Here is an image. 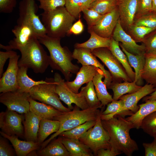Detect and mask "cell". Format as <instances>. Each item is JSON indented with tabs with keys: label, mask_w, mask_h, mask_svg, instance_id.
Instances as JSON below:
<instances>
[{
	"label": "cell",
	"mask_w": 156,
	"mask_h": 156,
	"mask_svg": "<svg viewBox=\"0 0 156 156\" xmlns=\"http://www.w3.org/2000/svg\"><path fill=\"white\" fill-rule=\"evenodd\" d=\"M28 69L25 67H19L17 80L19 90L22 92L29 93L34 86L40 84L46 83L47 81L46 79L36 81L30 78L27 75Z\"/></svg>",
	"instance_id": "34"
},
{
	"label": "cell",
	"mask_w": 156,
	"mask_h": 156,
	"mask_svg": "<svg viewBox=\"0 0 156 156\" xmlns=\"http://www.w3.org/2000/svg\"><path fill=\"white\" fill-rule=\"evenodd\" d=\"M16 0H0V12L10 13L16 6Z\"/></svg>",
	"instance_id": "47"
},
{
	"label": "cell",
	"mask_w": 156,
	"mask_h": 156,
	"mask_svg": "<svg viewBox=\"0 0 156 156\" xmlns=\"http://www.w3.org/2000/svg\"><path fill=\"white\" fill-rule=\"evenodd\" d=\"M40 44L35 37L19 49L21 57L18 62L19 67L30 68L36 73L42 74L45 71L49 66V55Z\"/></svg>",
	"instance_id": "3"
},
{
	"label": "cell",
	"mask_w": 156,
	"mask_h": 156,
	"mask_svg": "<svg viewBox=\"0 0 156 156\" xmlns=\"http://www.w3.org/2000/svg\"><path fill=\"white\" fill-rule=\"evenodd\" d=\"M8 109L0 113V128L1 131L10 136L18 137H24V129L22 124L24 114Z\"/></svg>",
	"instance_id": "11"
},
{
	"label": "cell",
	"mask_w": 156,
	"mask_h": 156,
	"mask_svg": "<svg viewBox=\"0 0 156 156\" xmlns=\"http://www.w3.org/2000/svg\"><path fill=\"white\" fill-rule=\"evenodd\" d=\"M96 122V120L87 121L70 130L62 133L59 136L68 138L79 139L88 130L93 127Z\"/></svg>",
	"instance_id": "37"
},
{
	"label": "cell",
	"mask_w": 156,
	"mask_h": 156,
	"mask_svg": "<svg viewBox=\"0 0 156 156\" xmlns=\"http://www.w3.org/2000/svg\"><path fill=\"white\" fill-rule=\"evenodd\" d=\"M142 42L146 53L156 54V29L146 36Z\"/></svg>",
	"instance_id": "44"
},
{
	"label": "cell",
	"mask_w": 156,
	"mask_h": 156,
	"mask_svg": "<svg viewBox=\"0 0 156 156\" xmlns=\"http://www.w3.org/2000/svg\"><path fill=\"white\" fill-rule=\"evenodd\" d=\"M90 34L89 39L86 41L82 43H76L75 48H83L90 49H94L102 47L109 48L111 38H105L96 34L92 30L88 29Z\"/></svg>",
	"instance_id": "31"
},
{
	"label": "cell",
	"mask_w": 156,
	"mask_h": 156,
	"mask_svg": "<svg viewBox=\"0 0 156 156\" xmlns=\"http://www.w3.org/2000/svg\"><path fill=\"white\" fill-rule=\"evenodd\" d=\"M155 29L156 28L137 26L134 24L128 29L130 35L136 42H142L146 36Z\"/></svg>",
	"instance_id": "39"
},
{
	"label": "cell",
	"mask_w": 156,
	"mask_h": 156,
	"mask_svg": "<svg viewBox=\"0 0 156 156\" xmlns=\"http://www.w3.org/2000/svg\"><path fill=\"white\" fill-rule=\"evenodd\" d=\"M103 77L104 73L101 70L95 75L92 80L98 98L102 107L107 105L113 100L112 96L107 90L106 86L102 80Z\"/></svg>",
	"instance_id": "30"
},
{
	"label": "cell",
	"mask_w": 156,
	"mask_h": 156,
	"mask_svg": "<svg viewBox=\"0 0 156 156\" xmlns=\"http://www.w3.org/2000/svg\"><path fill=\"white\" fill-rule=\"evenodd\" d=\"M140 128L152 137L156 134V111L146 116L142 120Z\"/></svg>",
	"instance_id": "40"
},
{
	"label": "cell",
	"mask_w": 156,
	"mask_h": 156,
	"mask_svg": "<svg viewBox=\"0 0 156 156\" xmlns=\"http://www.w3.org/2000/svg\"><path fill=\"white\" fill-rule=\"evenodd\" d=\"M2 137H0V156H15L16 153L14 149L8 143L7 139Z\"/></svg>",
	"instance_id": "46"
},
{
	"label": "cell",
	"mask_w": 156,
	"mask_h": 156,
	"mask_svg": "<svg viewBox=\"0 0 156 156\" xmlns=\"http://www.w3.org/2000/svg\"><path fill=\"white\" fill-rule=\"evenodd\" d=\"M101 70L100 68L93 66H82L77 73L75 79L71 81H66V84L71 91L78 93L82 85L92 81L95 75Z\"/></svg>",
	"instance_id": "19"
},
{
	"label": "cell",
	"mask_w": 156,
	"mask_h": 156,
	"mask_svg": "<svg viewBox=\"0 0 156 156\" xmlns=\"http://www.w3.org/2000/svg\"><path fill=\"white\" fill-rule=\"evenodd\" d=\"M138 0H117L119 20L122 27L128 29L134 23Z\"/></svg>",
	"instance_id": "20"
},
{
	"label": "cell",
	"mask_w": 156,
	"mask_h": 156,
	"mask_svg": "<svg viewBox=\"0 0 156 156\" xmlns=\"http://www.w3.org/2000/svg\"><path fill=\"white\" fill-rule=\"evenodd\" d=\"M145 156H156V144L153 142L151 143H143Z\"/></svg>",
	"instance_id": "50"
},
{
	"label": "cell",
	"mask_w": 156,
	"mask_h": 156,
	"mask_svg": "<svg viewBox=\"0 0 156 156\" xmlns=\"http://www.w3.org/2000/svg\"><path fill=\"white\" fill-rule=\"evenodd\" d=\"M102 111L103 110L98 114L94 125L88 130L79 139L96 156L99 150L110 147L109 136L103 127L101 118Z\"/></svg>",
	"instance_id": "7"
},
{
	"label": "cell",
	"mask_w": 156,
	"mask_h": 156,
	"mask_svg": "<svg viewBox=\"0 0 156 156\" xmlns=\"http://www.w3.org/2000/svg\"><path fill=\"white\" fill-rule=\"evenodd\" d=\"M133 24L156 28V13L151 12L144 15L135 20Z\"/></svg>",
	"instance_id": "41"
},
{
	"label": "cell",
	"mask_w": 156,
	"mask_h": 156,
	"mask_svg": "<svg viewBox=\"0 0 156 156\" xmlns=\"http://www.w3.org/2000/svg\"><path fill=\"white\" fill-rule=\"evenodd\" d=\"M29 111L38 116L41 119L54 120L63 112L53 107L43 103L36 101L30 97Z\"/></svg>",
	"instance_id": "22"
},
{
	"label": "cell",
	"mask_w": 156,
	"mask_h": 156,
	"mask_svg": "<svg viewBox=\"0 0 156 156\" xmlns=\"http://www.w3.org/2000/svg\"><path fill=\"white\" fill-rule=\"evenodd\" d=\"M40 3L39 8L44 12L52 11L57 8L65 6V0H37Z\"/></svg>",
	"instance_id": "42"
},
{
	"label": "cell",
	"mask_w": 156,
	"mask_h": 156,
	"mask_svg": "<svg viewBox=\"0 0 156 156\" xmlns=\"http://www.w3.org/2000/svg\"><path fill=\"white\" fill-rule=\"evenodd\" d=\"M51 140L44 147L38 152L40 156H70L69 152L63 144L61 136Z\"/></svg>",
	"instance_id": "26"
},
{
	"label": "cell",
	"mask_w": 156,
	"mask_h": 156,
	"mask_svg": "<svg viewBox=\"0 0 156 156\" xmlns=\"http://www.w3.org/2000/svg\"><path fill=\"white\" fill-rule=\"evenodd\" d=\"M80 17V15L78 20L73 24L67 35L71 34L78 35L83 31L84 30V25Z\"/></svg>",
	"instance_id": "49"
},
{
	"label": "cell",
	"mask_w": 156,
	"mask_h": 156,
	"mask_svg": "<svg viewBox=\"0 0 156 156\" xmlns=\"http://www.w3.org/2000/svg\"><path fill=\"white\" fill-rule=\"evenodd\" d=\"M15 38L9 42L8 45L5 46L0 44V48L10 51L19 50L26 46L32 38H37L33 28L28 24L23 23H17L12 30Z\"/></svg>",
	"instance_id": "13"
},
{
	"label": "cell",
	"mask_w": 156,
	"mask_h": 156,
	"mask_svg": "<svg viewBox=\"0 0 156 156\" xmlns=\"http://www.w3.org/2000/svg\"><path fill=\"white\" fill-rule=\"evenodd\" d=\"M46 83L34 86L29 94L30 97L47 105H51L59 110L66 112L71 110L65 107L61 102L56 90V83L54 78H46Z\"/></svg>",
	"instance_id": "6"
},
{
	"label": "cell",
	"mask_w": 156,
	"mask_h": 156,
	"mask_svg": "<svg viewBox=\"0 0 156 156\" xmlns=\"http://www.w3.org/2000/svg\"><path fill=\"white\" fill-rule=\"evenodd\" d=\"M91 51L93 54L99 58L108 68L112 77V82H117L119 80L132 82L128 76L122 65L109 48H100Z\"/></svg>",
	"instance_id": "9"
},
{
	"label": "cell",
	"mask_w": 156,
	"mask_h": 156,
	"mask_svg": "<svg viewBox=\"0 0 156 156\" xmlns=\"http://www.w3.org/2000/svg\"><path fill=\"white\" fill-rule=\"evenodd\" d=\"M61 137L62 142L69 152L70 156L93 155L91 150L79 139Z\"/></svg>",
	"instance_id": "25"
},
{
	"label": "cell",
	"mask_w": 156,
	"mask_h": 156,
	"mask_svg": "<svg viewBox=\"0 0 156 156\" xmlns=\"http://www.w3.org/2000/svg\"><path fill=\"white\" fill-rule=\"evenodd\" d=\"M1 135L8 139L11 143L17 156H26L31 151L37 150L40 146L37 142L22 141L15 136H10L0 131Z\"/></svg>",
	"instance_id": "23"
},
{
	"label": "cell",
	"mask_w": 156,
	"mask_h": 156,
	"mask_svg": "<svg viewBox=\"0 0 156 156\" xmlns=\"http://www.w3.org/2000/svg\"><path fill=\"white\" fill-rule=\"evenodd\" d=\"M88 25V29L96 24L101 19L103 15L89 8L84 9L82 12Z\"/></svg>",
	"instance_id": "43"
},
{
	"label": "cell",
	"mask_w": 156,
	"mask_h": 156,
	"mask_svg": "<svg viewBox=\"0 0 156 156\" xmlns=\"http://www.w3.org/2000/svg\"><path fill=\"white\" fill-rule=\"evenodd\" d=\"M36 150H34L29 153L27 156H38L37 153H36Z\"/></svg>",
	"instance_id": "54"
},
{
	"label": "cell",
	"mask_w": 156,
	"mask_h": 156,
	"mask_svg": "<svg viewBox=\"0 0 156 156\" xmlns=\"http://www.w3.org/2000/svg\"><path fill=\"white\" fill-rule=\"evenodd\" d=\"M142 87L138 85L134 81H124L123 83L112 82L107 88L111 89L113 92V100H117L127 94L133 93Z\"/></svg>",
	"instance_id": "32"
},
{
	"label": "cell",
	"mask_w": 156,
	"mask_h": 156,
	"mask_svg": "<svg viewBox=\"0 0 156 156\" xmlns=\"http://www.w3.org/2000/svg\"><path fill=\"white\" fill-rule=\"evenodd\" d=\"M19 57L16 52L10 58L7 68L0 78V92L14 91L19 89L17 77Z\"/></svg>",
	"instance_id": "14"
},
{
	"label": "cell",
	"mask_w": 156,
	"mask_h": 156,
	"mask_svg": "<svg viewBox=\"0 0 156 156\" xmlns=\"http://www.w3.org/2000/svg\"><path fill=\"white\" fill-rule=\"evenodd\" d=\"M95 0H65V7L75 18L79 16L83 10L89 8Z\"/></svg>",
	"instance_id": "36"
},
{
	"label": "cell",
	"mask_w": 156,
	"mask_h": 156,
	"mask_svg": "<svg viewBox=\"0 0 156 156\" xmlns=\"http://www.w3.org/2000/svg\"><path fill=\"white\" fill-rule=\"evenodd\" d=\"M145 101L156 100V88L155 91L150 94V95L145 96L144 99Z\"/></svg>",
	"instance_id": "52"
},
{
	"label": "cell",
	"mask_w": 156,
	"mask_h": 156,
	"mask_svg": "<svg viewBox=\"0 0 156 156\" xmlns=\"http://www.w3.org/2000/svg\"><path fill=\"white\" fill-rule=\"evenodd\" d=\"M38 39L49 51V66L53 69L60 71L66 81L70 80L73 74H76L80 68L72 62L73 53L67 47L62 46L61 38H52L45 34Z\"/></svg>",
	"instance_id": "2"
},
{
	"label": "cell",
	"mask_w": 156,
	"mask_h": 156,
	"mask_svg": "<svg viewBox=\"0 0 156 156\" xmlns=\"http://www.w3.org/2000/svg\"><path fill=\"white\" fill-rule=\"evenodd\" d=\"M15 53L12 50L0 51V78L3 75L4 66L7 60Z\"/></svg>",
	"instance_id": "48"
},
{
	"label": "cell",
	"mask_w": 156,
	"mask_h": 156,
	"mask_svg": "<svg viewBox=\"0 0 156 156\" xmlns=\"http://www.w3.org/2000/svg\"><path fill=\"white\" fill-rule=\"evenodd\" d=\"M153 85L147 83L137 91L131 94H128L121 96L119 99L122 100L123 106L120 110L117 113L124 110H129L134 113L137 112L139 107L137 105L139 101L142 98L150 94L156 89Z\"/></svg>",
	"instance_id": "18"
},
{
	"label": "cell",
	"mask_w": 156,
	"mask_h": 156,
	"mask_svg": "<svg viewBox=\"0 0 156 156\" xmlns=\"http://www.w3.org/2000/svg\"><path fill=\"white\" fill-rule=\"evenodd\" d=\"M60 126V122L58 120L41 119L38 134L37 142L41 145L49 135L57 132Z\"/></svg>",
	"instance_id": "33"
},
{
	"label": "cell",
	"mask_w": 156,
	"mask_h": 156,
	"mask_svg": "<svg viewBox=\"0 0 156 156\" xmlns=\"http://www.w3.org/2000/svg\"><path fill=\"white\" fill-rule=\"evenodd\" d=\"M119 19V14L117 7L110 12L103 15L100 21L91 29L99 35L105 38H111Z\"/></svg>",
	"instance_id": "17"
},
{
	"label": "cell",
	"mask_w": 156,
	"mask_h": 156,
	"mask_svg": "<svg viewBox=\"0 0 156 156\" xmlns=\"http://www.w3.org/2000/svg\"><path fill=\"white\" fill-rule=\"evenodd\" d=\"M103 127L110 138V147L120 154L131 156L139 148L136 142L132 139L129 131L133 125L124 117L116 115L107 120H101Z\"/></svg>",
	"instance_id": "1"
},
{
	"label": "cell",
	"mask_w": 156,
	"mask_h": 156,
	"mask_svg": "<svg viewBox=\"0 0 156 156\" xmlns=\"http://www.w3.org/2000/svg\"><path fill=\"white\" fill-rule=\"evenodd\" d=\"M115 40L121 43L120 44L128 52L135 55L146 53L144 44L139 45L131 36L127 34L122 27L119 19L113 31L112 37Z\"/></svg>",
	"instance_id": "16"
},
{
	"label": "cell",
	"mask_w": 156,
	"mask_h": 156,
	"mask_svg": "<svg viewBox=\"0 0 156 156\" xmlns=\"http://www.w3.org/2000/svg\"><path fill=\"white\" fill-rule=\"evenodd\" d=\"M23 122L24 129V138L26 141L37 142L38 134L41 119L29 111L24 114Z\"/></svg>",
	"instance_id": "21"
},
{
	"label": "cell",
	"mask_w": 156,
	"mask_h": 156,
	"mask_svg": "<svg viewBox=\"0 0 156 156\" xmlns=\"http://www.w3.org/2000/svg\"><path fill=\"white\" fill-rule=\"evenodd\" d=\"M119 45L122 50L126 55L130 66L134 69L135 78L133 81L138 85L140 86L142 83L141 73L145 64V54L137 55L133 54L127 51L120 44Z\"/></svg>",
	"instance_id": "29"
},
{
	"label": "cell",
	"mask_w": 156,
	"mask_h": 156,
	"mask_svg": "<svg viewBox=\"0 0 156 156\" xmlns=\"http://www.w3.org/2000/svg\"><path fill=\"white\" fill-rule=\"evenodd\" d=\"M79 108L76 105L73 110L64 112L55 118L54 120H58L60 122L59 129L40 145V149L46 146L62 133L70 130L87 121L96 120L98 114L103 110H100L99 108L89 107L80 110Z\"/></svg>",
	"instance_id": "5"
},
{
	"label": "cell",
	"mask_w": 156,
	"mask_h": 156,
	"mask_svg": "<svg viewBox=\"0 0 156 156\" xmlns=\"http://www.w3.org/2000/svg\"><path fill=\"white\" fill-rule=\"evenodd\" d=\"M74 59L77 60V63L82 66L92 65L100 68L104 75V83L107 88L112 82V76L109 71L106 70L104 67L97 59L89 49L83 48H75L73 53Z\"/></svg>",
	"instance_id": "15"
},
{
	"label": "cell",
	"mask_w": 156,
	"mask_h": 156,
	"mask_svg": "<svg viewBox=\"0 0 156 156\" xmlns=\"http://www.w3.org/2000/svg\"><path fill=\"white\" fill-rule=\"evenodd\" d=\"M41 15L46 34L55 38L61 39L67 35L75 19L65 6L49 12H43Z\"/></svg>",
	"instance_id": "4"
},
{
	"label": "cell",
	"mask_w": 156,
	"mask_h": 156,
	"mask_svg": "<svg viewBox=\"0 0 156 156\" xmlns=\"http://www.w3.org/2000/svg\"><path fill=\"white\" fill-rule=\"evenodd\" d=\"M80 92L84 97L89 107L102 108L101 103L98 98L92 81L82 87Z\"/></svg>",
	"instance_id": "35"
},
{
	"label": "cell",
	"mask_w": 156,
	"mask_h": 156,
	"mask_svg": "<svg viewBox=\"0 0 156 156\" xmlns=\"http://www.w3.org/2000/svg\"><path fill=\"white\" fill-rule=\"evenodd\" d=\"M117 6V0H95L88 8L104 15L110 12Z\"/></svg>",
	"instance_id": "38"
},
{
	"label": "cell",
	"mask_w": 156,
	"mask_h": 156,
	"mask_svg": "<svg viewBox=\"0 0 156 156\" xmlns=\"http://www.w3.org/2000/svg\"><path fill=\"white\" fill-rule=\"evenodd\" d=\"M19 17L17 23H23L30 25L37 36L46 34L44 27L36 13L38 6L35 0H21L19 4Z\"/></svg>",
	"instance_id": "8"
},
{
	"label": "cell",
	"mask_w": 156,
	"mask_h": 156,
	"mask_svg": "<svg viewBox=\"0 0 156 156\" xmlns=\"http://www.w3.org/2000/svg\"><path fill=\"white\" fill-rule=\"evenodd\" d=\"M151 12L156 13V0H152V5Z\"/></svg>",
	"instance_id": "53"
},
{
	"label": "cell",
	"mask_w": 156,
	"mask_h": 156,
	"mask_svg": "<svg viewBox=\"0 0 156 156\" xmlns=\"http://www.w3.org/2000/svg\"><path fill=\"white\" fill-rule=\"evenodd\" d=\"M145 101V103L138 105L139 108L137 112L125 118L137 129L140 128L142 120L146 116L156 111V100Z\"/></svg>",
	"instance_id": "24"
},
{
	"label": "cell",
	"mask_w": 156,
	"mask_h": 156,
	"mask_svg": "<svg viewBox=\"0 0 156 156\" xmlns=\"http://www.w3.org/2000/svg\"><path fill=\"white\" fill-rule=\"evenodd\" d=\"M154 140L153 141L156 144V134L154 136Z\"/></svg>",
	"instance_id": "55"
},
{
	"label": "cell",
	"mask_w": 156,
	"mask_h": 156,
	"mask_svg": "<svg viewBox=\"0 0 156 156\" xmlns=\"http://www.w3.org/2000/svg\"><path fill=\"white\" fill-rule=\"evenodd\" d=\"M119 46V42L112 37L110 46L108 48L122 65L130 79L133 81L135 78V72L133 71L129 64L126 55L121 49Z\"/></svg>",
	"instance_id": "27"
},
{
	"label": "cell",
	"mask_w": 156,
	"mask_h": 156,
	"mask_svg": "<svg viewBox=\"0 0 156 156\" xmlns=\"http://www.w3.org/2000/svg\"><path fill=\"white\" fill-rule=\"evenodd\" d=\"M145 64L141 73V78L147 83L156 87V54L145 53Z\"/></svg>",
	"instance_id": "28"
},
{
	"label": "cell",
	"mask_w": 156,
	"mask_h": 156,
	"mask_svg": "<svg viewBox=\"0 0 156 156\" xmlns=\"http://www.w3.org/2000/svg\"><path fill=\"white\" fill-rule=\"evenodd\" d=\"M30 97L29 93L22 92L18 89L1 93L0 95V102L6 106L8 110L25 114L29 111Z\"/></svg>",
	"instance_id": "12"
},
{
	"label": "cell",
	"mask_w": 156,
	"mask_h": 156,
	"mask_svg": "<svg viewBox=\"0 0 156 156\" xmlns=\"http://www.w3.org/2000/svg\"><path fill=\"white\" fill-rule=\"evenodd\" d=\"M54 79L56 83V92L60 99L67 105L69 109L72 110L73 109V103L82 110L89 107L82 93L80 92L76 93L71 91L67 86L65 81L60 74L55 73Z\"/></svg>",
	"instance_id": "10"
},
{
	"label": "cell",
	"mask_w": 156,
	"mask_h": 156,
	"mask_svg": "<svg viewBox=\"0 0 156 156\" xmlns=\"http://www.w3.org/2000/svg\"><path fill=\"white\" fill-rule=\"evenodd\" d=\"M152 0H138L135 20L141 16L151 12Z\"/></svg>",
	"instance_id": "45"
},
{
	"label": "cell",
	"mask_w": 156,
	"mask_h": 156,
	"mask_svg": "<svg viewBox=\"0 0 156 156\" xmlns=\"http://www.w3.org/2000/svg\"><path fill=\"white\" fill-rule=\"evenodd\" d=\"M120 154L112 148H110L99 150L97 152V156H116Z\"/></svg>",
	"instance_id": "51"
}]
</instances>
